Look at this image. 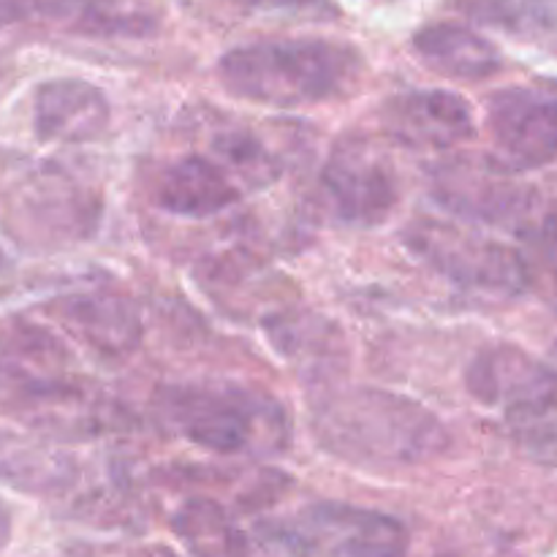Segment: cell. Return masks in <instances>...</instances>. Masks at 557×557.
I'll return each instance as SVG.
<instances>
[{"instance_id": "277c9868", "label": "cell", "mask_w": 557, "mask_h": 557, "mask_svg": "<svg viewBox=\"0 0 557 557\" xmlns=\"http://www.w3.org/2000/svg\"><path fill=\"white\" fill-rule=\"evenodd\" d=\"M267 544L292 557H406L408 533L381 511L315 504L297 520L267 528Z\"/></svg>"}, {"instance_id": "cb8c5ba5", "label": "cell", "mask_w": 557, "mask_h": 557, "mask_svg": "<svg viewBox=\"0 0 557 557\" xmlns=\"http://www.w3.org/2000/svg\"><path fill=\"white\" fill-rule=\"evenodd\" d=\"M22 0H0V25H9L16 16H22Z\"/></svg>"}, {"instance_id": "5b68a950", "label": "cell", "mask_w": 557, "mask_h": 557, "mask_svg": "<svg viewBox=\"0 0 557 557\" xmlns=\"http://www.w3.org/2000/svg\"><path fill=\"white\" fill-rule=\"evenodd\" d=\"M406 245L457 286L504 299L528 292L520 250L484 234L444 221H419L406 228Z\"/></svg>"}, {"instance_id": "8992f818", "label": "cell", "mask_w": 557, "mask_h": 557, "mask_svg": "<svg viewBox=\"0 0 557 557\" xmlns=\"http://www.w3.org/2000/svg\"><path fill=\"white\" fill-rule=\"evenodd\" d=\"M466 386L482 406L500 408L515 430L539 422L557 408V373L517 346H493L476 354Z\"/></svg>"}, {"instance_id": "ba28073f", "label": "cell", "mask_w": 557, "mask_h": 557, "mask_svg": "<svg viewBox=\"0 0 557 557\" xmlns=\"http://www.w3.org/2000/svg\"><path fill=\"white\" fill-rule=\"evenodd\" d=\"M430 194L444 210L466 221L525 228L539 215L533 190L511 180L504 163H441L430 169Z\"/></svg>"}, {"instance_id": "d4e9b609", "label": "cell", "mask_w": 557, "mask_h": 557, "mask_svg": "<svg viewBox=\"0 0 557 557\" xmlns=\"http://www.w3.org/2000/svg\"><path fill=\"white\" fill-rule=\"evenodd\" d=\"M9 539H11V511L9 506L0 500V549L9 544Z\"/></svg>"}, {"instance_id": "52a82bcc", "label": "cell", "mask_w": 557, "mask_h": 557, "mask_svg": "<svg viewBox=\"0 0 557 557\" xmlns=\"http://www.w3.org/2000/svg\"><path fill=\"white\" fill-rule=\"evenodd\" d=\"M321 185L337 215L354 226H379L400 201L392 158L359 136H348L332 147L321 169Z\"/></svg>"}, {"instance_id": "6da1fadb", "label": "cell", "mask_w": 557, "mask_h": 557, "mask_svg": "<svg viewBox=\"0 0 557 557\" xmlns=\"http://www.w3.org/2000/svg\"><path fill=\"white\" fill-rule=\"evenodd\" d=\"M315 441L362 468H411L449 446V430L422 403L375 386L332 389L313 406Z\"/></svg>"}, {"instance_id": "7c38bea8", "label": "cell", "mask_w": 557, "mask_h": 557, "mask_svg": "<svg viewBox=\"0 0 557 557\" xmlns=\"http://www.w3.org/2000/svg\"><path fill=\"white\" fill-rule=\"evenodd\" d=\"M54 315L79 343L101 357H128L141 341V319L131 299L109 292L76 294L54 302Z\"/></svg>"}, {"instance_id": "8fae6325", "label": "cell", "mask_w": 557, "mask_h": 557, "mask_svg": "<svg viewBox=\"0 0 557 557\" xmlns=\"http://www.w3.org/2000/svg\"><path fill=\"white\" fill-rule=\"evenodd\" d=\"M109 101L101 87L85 79H49L33 96V128L44 141L85 145L107 134Z\"/></svg>"}, {"instance_id": "30bf717a", "label": "cell", "mask_w": 557, "mask_h": 557, "mask_svg": "<svg viewBox=\"0 0 557 557\" xmlns=\"http://www.w3.org/2000/svg\"><path fill=\"white\" fill-rule=\"evenodd\" d=\"M384 128L411 150H449L473 136L471 103L449 90H411L384 103Z\"/></svg>"}, {"instance_id": "4fadbf2b", "label": "cell", "mask_w": 557, "mask_h": 557, "mask_svg": "<svg viewBox=\"0 0 557 557\" xmlns=\"http://www.w3.org/2000/svg\"><path fill=\"white\" fill-rule=\"evenodd\" d=\"M239 183L218 161L183 156L166 163L152 183V201L161 210L183 218H210L239 199Z\"/></svg>"}, {"instance_id": "2e32d148", "label": "cell", "mask_w": 557, "mask_h": 557, "mask_svg": "<svg viewBox=\"0 0 557 557\" xmlns=\"http://www.w3.org/2000/svg\"><path fill=\"white\" fill-rule=\"evenodd\" d=\"M417 58L441 76L482 82L498 74L500 52L490 38L457 22H433L411 38Z\"/></svg>"}, {"instance_id": "7a4b0ae2", "label": "cell", "mask_w": 557, "mask_h": 557, "mask_svg": "<svg viewBox=\"0 0 557 557\" xmlns=\"http://www.w3.org/2000/svg\"><path fill=\"white\" fill-rule=\"evenodd\" d=\"M362 60L326 38H267L228 49L218 63L223 87L245 101L277 109L313 107L346 92Z\"/></svg>"}, {"instance_id": "e0dca14e", "label": "cell", "mask_w": 557, "mask_h": 557, "mask_svg": "<svg viewBox=\"0 0 557 557\" xmlns=\"http://www.w3.org/2000/svg\"><path fill=\"white\" fill-rule=\"evenodd\" d=\"M0 359L33 384H58L69 370L63 341L44 324L22 315L0 321Z\"/></svg>"}, {"instance_id": "d6986e66", "label": "cell", "mask_w": 557, "mask_h": 557, "mask_svg": "<svg viewBox=\"0 0 557 557\" xmlns=\"http://www.w3.org/2000/svg\"><path fill=\"white\" fill-rule=\"evenodd\" d=\"M174 533L194 557H248V542L232 517L210 498H190L172 520Z\"/></svg>"}, {"instance_id": "44dd1931", "label": "cell", "mask_w": 557, "mask_h": 557, "mask_svg": "<svg viewBox=\"0 0 557 557\" xmlns=\"http://www.w3.org/2000/svg\"><path fill=\"white\" fill-rule=\"evenodd\" d=\"M212 147H215V156L221 158L218 163L250 188H264V185L275 183V177L281 174L272 152H267V147L243 128L226 131L223 136H218Z\"/></svg>"}, {"instance_id": "7402d4cb", "label": "cell", "mask_w": 557, "mask_h": 557, "mask_svg": "<svg viewBox=\"0 0 557 557\" xmlns=\"http://www.w3.org/2000/svg\"><path fill=\"white\" fill-rule=\"evenodd\" d=\"M30 386L33 381H27L25 375H20L11 364L0 359V413H16L20 417Z\"/></svg>"}, {"instance_id": "ffe728a7", "label": "cell", "mask_w": 557, "mask_h": 557, "mask_svg": "<svg viewBox=\"0 0 557 557\" xmlns=\"http://www.w3.org/2000/svg\"><path fill=\"white\" fill-rule=\"evenodd\" d=\"M520 256L528 272V288H536L557 310V207L539 212L522 228Z\"/></svg>"}, {"instance_id": "ac0fdd59", "label": "cell", "mask_w": 557, "mask_h": 557, "mask_svg": "<svg viewBox=\"0 0 557 557\" xmlns=\"http://www.w3.org/2000/svg\"><path fill=\"white\" fill-rule=\"evenodd\" d=\"M38 9L87 36H147L156 16L136 0H41Z\"/></svg>"}, {"instance_id": "603a6c76", "label": "cell", "mask_w": 557, "mask_h": 557, "mask_svg": "<svg viewBox=\"0 0 557 557\" xmlns=\"http://www.w3.org/2000/svg\"><path fill=\"white\" fill-rule=\"evenodd\" d=\"M243 3L250 9H302L315 0H243Z\"/></svg>"}, {"instance_id": "9a60e30c", "label": "cell", "mask_w": 557, "mask_h": 557, "mask_svg": "<svg viewBox=\"0 0 557 557\" xmlns=\"http://www.w3.org/2000/svg\"><path fill=\"white\" fill-rule=\"evenodd\" d=\"M79 479V466L63 449L33 435L0 430V484L25 495H60Z\"/></svg>"}, {"instance_id": "3957f363", "label": "cell", "mask_w": 557, "mask_h": 557, "mask_svg": "<svg viewBox=\"0 0 557 557\" xmlns=\"http://www.w3.org/2000/svg\"><path fill=\"white\" fill-rule=\"evenodd\" d=\"M161 408L183 438L212 455H259L286 444L283 408L270 395L237 384H177Z\"/></svg>"}, {"instance_id": "9c48e42d", "label": "cell", "mask_w": 557, "mask_h": 557, "mask_svg": "<svg viewBox=\"0 0 557 557\" xmlns=\"http://www.w3.org/2000/svg\"><path fill=\"white\" fill-rule=\"evenodd\" d=\"M490 134L511 172L547 166L557 158V96L509 87L490 98Z\"/></svg>"}, {"instance_id": "5bb4252c", "label": "cell", "mask_w": 557, "mask_h": 557, "mask_svg": "<svg viewBox=\"0 0 557 557\" xmlns=\"http://www.w3.org/2000/svg\"><path fill=\"white\" fill-rule=\"evenodd\" d=\"M54 212L82 221V194L63 172L49 166L27 169L5 190V226L22 234H69Z\"/></svg>"}]
</instances>
